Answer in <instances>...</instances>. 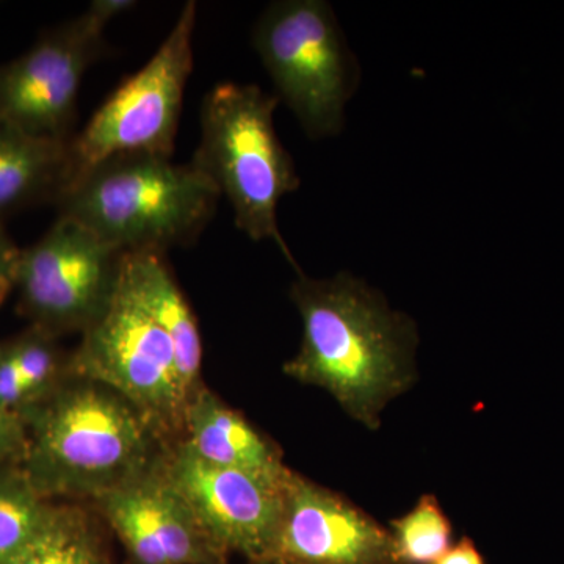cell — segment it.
I'll return each mask as SVG.
<instances>
[{"instance_id":"cell-3","label":"cell","mask_w":564,"mask_h":564,"mask_svg":"<svg viewBox=\"0 0 564 564\" xmlns=\"http://www.w3.org/2000/svg\"><path fill=\"white\" fill-rule=\"evenodd\" d=\"M220 198L192 163L120 154L77 174L57 207L122 254H166L198 240Z\"/></svg>"},{"instance_id":"cell-15","label":"cell","mask_w":564,"mask_h":564,"mask_svg":"<svg viewBox=\"0 0 564 564\" xmlns=\"http://www.w3.org/2000/svg\"><path fill=\"white\" fill-rule=\"evenodd\" d=\"M70 140L40 139L0 122V218L58 203L70 182Z\"/></svg>"},{"instance_id":"cell-25","label":"cell","mask_w":564,"mask_h":564,"mask_svg":"<svg viewBox=\"0 0 564 564\" xmlns=\"http://www.w3.org/2000/svg\"><path fill=\"white\" fill-rule=\"evenodd\" d=\"M250 564H292V563L281 562V560H276V558H263V560H259V562H250Z\"/></svg>"},{"instance_id":"cell-21","label":"cell","mask_w":564,"mask_h":564,"mask_svg":"<svg viewBox=\"0 0 564 564\" xmlns=\"http://www.w3.org/2000/svg\"><path fill=\"white\" fill-rule=\"evenodd\" d=\"M28 432L20 414L0 406V459L25 454Z\"/></svg>"},{"instance_id":"cell-19","label":"cell","mask_w":564,"mask_h":564,"mask_svg":"<svg viewBox=\"0 0 564 564\" xmlns=\"http://www.w3.org/2000/svg\"><path fill=\"white\" fill-rule=\"evenodd\" d=\"M9 348L20 369L29 400L39 399L54 383L61 367V352L51 334L33 328V332L10 343Z\"/></svg>"},{"instance_id":"cell-5","label":"cell","mask_w":564,"mask_h":564,"mask_svg":"<svg viewBox=\"0 0 564 564\" xmlns=\"http://www.w3.org/2000/svg\"><path fill=\"white\" fill-rule=\"evenodd\" d=\"M252 46L276 96L313 140L343 132L345 106L361 82L333 7L325 0L270 3L252 31Z\"/></svg>"},{"instance_id":"cell-10","label":"cell","mask_w":564,"mask_h":564,"mask_svg":"<svg viewBox=\"0 0 564 564\" xmlns=\"http://www.w3.org/2000/svg\"><path fill=\"white\" fill-rule=\"evenodd\" d=\"M162 467L225 554H240L248 562L269 558L291 469L282 477H270L212 466L196 458L184 443L163 459Z\"/></svg>"},{"instance_id":"cell-2","label":"cell","mask_w":564,"mask_h":564,"mask_svg":"<svg viewBox=\"0 0 564 564\" xmlns=\"http://www.w3.org/2000/svg\"><path fill=\"white\" fill-rule=\"evenodd\" d=\"M74 377L40 403L29 422L22 474L44 499L98 500L159 463L158 433L143 414L107 386Z\"/></svg>"},{"instance_id":"cell-8","label":"cell","mask_w":564,"mask_h":564,"mask_svg":"<svg viewBox=\"0 0 564 564\" xmlns=\"http://www.w3.org/2000/svg\"><path fill=\"white\" fill-rule=\"evenodd\" d=\"M126 254L79 223L61 217L21 250L17 289L35 328L51 334L84 333L109 306Z\"/></svg>"},{"instance_id":"cell-17","label":"cell","mask_w":564,"mask_h":564,"mask_svg":"<svg viewBox=\"0 0 564 564\" xmlns=\"http://www.w3.org/2000/svg\"><path fill=\"white\" fill-rule=\"evenodd\" d=\"M54 513L24 474L0 477V564L28 547Z\"/></svg>"},{"instance_id":"cell-16","label":"cell","mask_w":564,"mask_h":564,"mask_svg":"<svg viewBox=\"0 0 564 564\" xmlns=\"http://www.w3.org/2000/svg\"><path fill=\"white\" fill-rule=\"evenodd\" d=\"M2 564H111V560L87 516L55 508L39 536Z\"/></svg>"},{"instance_id":"cell-13","label":"cell","mask_w":564,"mask_h":564,"mask_svg":"<svg viewBox=\"0 0 564 564\" xmlns=\"http://www.w3.org/2000/svg\"><path fill=\"white\" fill-rule=\"evenodd\" d=\"M184 430L188 451L212 466L270 477L288 474L278 445L206 388L185 408Z\"/></svg>"},{"instance_id":"cell-1","label":"cell","mask_w":564,"mask_h":564,"mask_svg":"<svg viewBox=\"0 0 564 564\" xmlns=\"http://www.w3.org/2000/svg\"><path fill=\"white\" fill-rule=\"evenodd\" d=\"M291 299L302 315L303 337L284 373L322 388L367 429H380L389 403L417 380L413 318L348 272L313 280L300 270Z\"/></svg>"},{"instance_id":"cell-24","label":"cell","mask_w":564,"mask_h":564,"mask_svg":"<svg viewBox=\"0 0 564 564\" xmlns=\"http://www.w3.org/2000/svg\"><path fill=\"white\" fill-rule=\"evenodd\" d=\"M434 564H486V560L474 541L463 536Z\"/></svg>"},{"instance_id":"cell-14","label":"cell","mask_w":564,"mask_h":564,"mask_svg":"<svg viewBox=\"0 0 564 564\" xmlns=\"http://www.w3.org/2000/svg\"><path fill=\"white\" fill-rule=\"evenodd\" d=\"M122 280L169 336L181 392L188 404L202 389V334L191 304L174 281L165 254H126Z\"/></svg>"},{"instance_id":"cell-12","label":"cell","mask_w":564,"mask_h":564,"mask_svg":"<svg viewBox=\"0 0 564 564\" xmlns=\"http://www.w3.org/2000/svg\"><path fill=\"white\" fill-rule=\"evenodd\" d=\"M132 564H229L162 463L98 499Z\"/></svg>"},{"instance_id":"cell-4","label":"cell","mask_w":564,"mask_h":564,"mask_svg":"<svg viewBox=\"0 0 564 564\" xmlns=\"http://www.w3.org/2000/svg\"><path fill=\"white\" fill-rule=\"evenodd\" d=\"M280 99L258 85L225 82L204 96L192 165L226 196L237 228L254 242L273 240L300 272L278 226V206L299 191L292 155L274 129Z\"/></svg>"},{"instance_id":"cell-11","label":"cell","mask_w":564,"mask_h":564,"mask_svg":"<svg viewBox=\"0 0 564 564\" xmlns=\"http://www.w3.org/2000/svg\"><path fill=\"white\" fill-rule=\"evenodd\" d=\"M269 558L292 564H402L391 530L347 497L292 470Z\"/></svg>"},{"instance_id":"cell-7","label":"cell","mask_w":564,"mask_h":564,"mask_svg":"<svg viewBox=\"0 0 564 564\" xmlns=\"http://www.w3.org/2000/svg\"><path fill=\"white\" fill-rule=\"evenodd\" d=\"M74 375L120 393L155 433L184 429L187 402L177 380L173 345L122 280L113 299L88 326L70 359Z\"/></svg>"},{"instance_id":"cell-18","label":"cell","mask_w":564,"mask_h":564,"mask_svg":"<svg viewBox=\"0 0 564 564\" xmlns=\"http://www.w3.org/2000/svg\"><path fill=\"white\" fill-rule=\"evenodd\" d=\"M395 555L402 564H434L452 547L454 527L440 500L425 494L410 513L391 521Z\"/></svg>"},{"instance_id":"cell-20","label":"cell","mask_w":564,"mask_h":564,"mask_svg":"<svg viewBox=\"0 0 564 564\" xmlns=\"http://www.w3.org/2000/svg\"><path fill=\"white\" fill-rule=\"evenodd\" d=\"M29 402L24 381L11 355L9 345L0 347V406L18 413L21 404Z\"/></svg>"},{"instance_id":"cell-9","label":"cell","mask_w":564,"mask_h":564,"mask_svg":"<svg viewBox=\"0 0 564 564\" xmlns=\"http://www.w3.org/2000/svg\"><path fill=\"white\" fill-rule=\"evenodd\" d=\"M104 31L84 11L0 66V122L40 139H73L82 80L106 51Z\"/></svg>"},{"instance_id":"cell-6","label":"cell","mask_w":564,"mask_h":564,"mask_svg":"<svg viewBox=\"0 0 564 564\" xmlns=\"http://www.w3.org/2000/svg\"><path fill=\"white\" fill-rule=\"evenodd\" d=\"M195 2H187L151 61L117 88L73 137L70 181L120 154L173 158L182 102L193 69ZM70 184V182H69Z\"/></svg>"},{"instance_id":"cell-23","label":"cell","mask_w":564,"mask_h":564,"mask_svg":"<svg viewBox=\"0 0 564 564\" xmlns=\"http://www.w3.org/2000/svg\"><path fill=\"white\" fill-rule=\"evenodd\" d=\"M137 2L133 0H95L85 10L88 17L93 18L102 28H107L110 21L115 18L121 17V14L128 13L135 9Z\"/></svg>"},{"instance_id":"cell-22","label":"cell","mask_w":564,"mask_h":564,"mask_svg":"<svg viewBox=\"0 0 564 564\" xmlns=\"http://www.w3.org/2000/svg\"><path fill=\"white\" fill-rule=\"evenodd\" d=\"M21 250L10 239L0 218V304L17 285L18 263Z\"/></svg>"}]
</instances>
